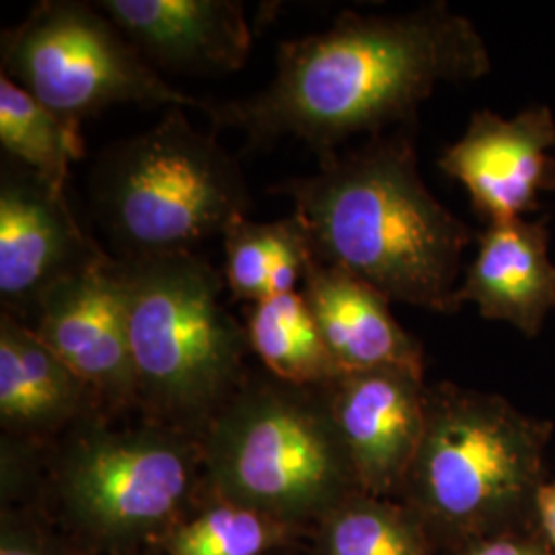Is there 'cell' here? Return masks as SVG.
<instances>
[{
    "instance_id": "cell-1",
    "label": "cell",
    "mask_w": 555,
    "mask_h": 555,
    "mask_svg": "<svg viewBox=\"0 0 555 555\" xmlns=\"http://www.w3.org/2000/svg\"><path fill=\"white\" fill-rule=\"evenodd\" d=\"M490 70L474 21L444 2L397 15L344 11L325 31L282 41L266 89L212 101L206 116L217 132H243L249 149L295 139L323 159L354 137L414 128L420 105L440 85Z\"/></svg>"
},
{
    "instance_id": "cell-2",
    "label": "cell",
    "mask_w": 555,
    "mask_h": 555,
    "mask_svg": "<svg viewBox=\"0 0 555 555\" xmlns=\"http://www.w3.org/2000/svg\"><path fill=\"white\" fill-rule=\"evenodd\" d=\"M293 199L311 256L389 300L455 313L463 254L476 233L435 198L417 169L414 128L319 159L274 185Z\"/></svg>"
},
{
    "instance_id": "cell-3",
    "label": "cell",
    "mask_w": 555,
    "mask_h": 555,
    "mask_svg": "<svg viewBox=\"0 0 555 555\" xmlns=\"http://www.w3.org/2000/svg\"><path fill=\"white\" fill-rule=\"evenodd\" d=\"M137 373V401L176 428L206 433L243 385L245 323L222 305L224 276L194 251L112 258Z\"/></svg>"
},
{
    "instance_id": "cell-4",
    "label": "cell",
    "mask_w": 555,
    "mask_h": 555,
    "mask_svg": "<svg viewBox=\"0 0 555 555\" xmlns=\"http://www.w3.org/2000/svg\"><path fill=\"white\" fill-rule=\"evenodd\" d=\"M89 196L118 258L194 251L251 210L238 160L215 128L192 126L183 107L165 109L153 128L103 149Z\"/></svg>"
},
{
    "instance_id": "cell-5",
    "label": "cell",
    "mask_w": 555,
    "mask_h": 555,
    "mask_svg": "<svg viewBox=\"0 0 555 555\" xmlns=\"http://www.w3.org/2000/svg\"><path fill=\"white\" fill-rule=\"evenodd\" d=\"M202 453L222 496L270 518L313 513L357 479L325 389L272 375L243 380Z\"/></svg>"
},
{
    "instance_id": "cell-6",
    "label": "cell",
    "mask_w": 555,
    "mask_h": 555,
    "mask_svg": "<svg viewBox=\"0 0 555 555\" xmlns=\"http://www.w3.org/2000/svg\"><path fill=\"white\" fill-rule=\"evenodd\" d=\"M2 77L13 80L79 128L116 105L142 109L194 107L202 101L173 89L93 2L43 0L0 38Z\"/></svg>"
},
{
    "instance_id": "cell-7",
    "label": "cell",
    "mask_w": 555,
    "mask_h": 555,
    "mask_svg": "<svg viewBox=\"0 0 555 555\" xmlns=\"http://www.w3.org/2000/svg\"><path fill=\"white\" fill-rule=\"evenodd\" d=\"M545 428L492 396L426 391V424L412 463L422 498L453 522H476L535 481Z\"/></svg>"
},
{
    "instance_id": "cell-8",
    "label": "cell",
    "mask_w": 555,
    "mask_h": 555,
    "mask_svg": "<svg viewBox=\"0 0 555 555\" xmlns=\"http://www.w3.org/2000/svg\"><path fill=\"white\" fill-rule=\"evenodd\" d=\"M196 449L173 430H79L60 456V486L75 513L103 533L160 522L188 494Z\"/></svg>"
},
{
    "instance_id": "cell-9",
    "label": "cell",
    "mask_w": 555,
    "mask_h": 555,
    "mask_svg": "<svg viewBox=\"0 0 555 555\" xmlns=\"http://www.w3.org/2000/svg\"><path fill=\"white\" fill-rule=\"evenodd\" d=\"M109 256L80 229L64 192L4 157L0 167V300L29 323L40 298L62 280Z\"/></svg>"
},
{
    "instance_id": "cell-10",
    "label": "cell",
    "mask_w": 555,
    "mask_h": 555,
    "mask_svg": "<svg viewBox=\"0 0 555 555\" xmlns=\"http://www.w3.org/2000/svg\"><path fill=\"white\" fill-rule=\"evenodd\" d=\"M555 116L533 105L513 118L476 112L438 167L459 181L488 227L527 219L555 192Z\"/></svg>"
},
{
    "instance_id": "cell-11",
    "label": "cell",
    "mask_w": 555,
    "mask_h": 555,
    "mask_svg": "<svg viewBox=\"0 0 555 555\" xmlns=\"http://www.w3.org/2000/svg\"><path fill=\"white\" fill-rule=\"evenodd\" d=\"M109 261L52 286L27 325L93 396L126 405L137 399V373Z\"/></svg>"
},
{
    "instance_id": "cell-12",
    "label": "cell",
    "mask_w": 555,
    "mask_h": 555,
    "mask_svg": "<svg viewBox=\"0 0 555 555\" xmlns=\"http://www.w3.org/2000/svg\"><path fill=\"white\" fill-rule=\"evenodd\" d=\"M323 389L358 481L387 490L408 476L426 424L422 377L377 369L341 373Z\"/></svg>"
},
{
    "instance_id": "cell-13",
    "label": "cell",
    "mask_w": 555,
    "mask_h": 555,
    "mask_svg": "<svg viewBox=\"0 0 555 555\" xmlns=\"http://www.w3.org/2000/svg\"><path fill=\"white\" fill-rule=\"evenodd\" d=\"M155 70L227 75L245 66L254 34L235 0L95 2Z\"/></svg>"
},
{
    "instance_id": "cell-14",
    "label": "cell",
    "mask_w": 555,
    "mask_h": 555,
    "mask_svg": "<svg viewBox=\"0 0 555 555\" xmlns=\"http://www.w3.org/2000/svg\"><path fill=\"white\" fill-rule=\"evenodd\" d=\"M456 311L474 305L479 315L539 336L555 309V261L547 220L520 219L486 227L477 254L459 284Z\"/></svg>"
},
{
    "instance_id": "cell-15",
    "label": "cell",
    "mask_w": 555,
    "mask_h": 555,
    "mask_svg": "<svg viewBox=\"0 0 555 555\" xmlns=\"http://www.w3.org/2000/svg\"><path fill=\"white\" fill-rule=\"evenodd\" d=\"M339 373L397 369L422 377L424 354L391 313V300L348 272L305 259L302 291Z\"/></svg>"
},
{
    "instance_id": "cell-16",
    "label": "cell",
    "mask_w": 555,
    "mask_h": 555,
    "mask_svg": "<svg viewBox=\"0 0 555 555\" xmlns=\"http://www.w3.org/2000/svg\"><path fill=\"white\" fill-rule=\"evenodd\" d=\"M89 387L21 319L0 315V417L15 430H50L79 416Z\"/></svg>"
},
{
    "instance_id": "cell-17",
    "label": "cell",
    "mask_w": 555,
    "mask_h": 555,
    "mask_svg": "<svg viewBox=\"0 0 555 555\" xmlns=\"http://www.w3.org/2000/svg\"><path fill=\"white\" fill-rule=\"evenodd\" d=\"M249 350L268 373L297 387H325L339 377L318 321L300 293H286L251 302L245 309Z\"/></svg>"
},
{
    "instance_id": "cell-18",
    "label": "cell",
    "mask_w": 555,
    "mask_h": 555,
    "mask_svg": "<svg viewBox=\"0 0 555 555\" xmlns=\"http://www.w3.org/2000/svg\"><path fill=\"white\" fill-rule=\"evenodd\" d=\"M224 284L235 300L259 302L263 298L295 293L305 272L309 245L297 219L276 222H235L224 235Z\"/></svg>"
},
{
    "instance_id": "cell-19",
    "label": "cell",
    "mask_w": 555,
    "mask_h": 555,
    "mask_svg": "<svg viewBox=\"0 0 555 555\" xmlns=\"http://www.w3.org/2000/svg\"><path fill=\"white\" fill-rule=\"evenodd\" d=\"M0 144L4 157L36 171L60 192H64L70 163L85 155L79 128L62 121L7 77H0Z\"/></svg>"
},
{
    "instance_id": "cell-20",
    "label": "cell",
    "mask_w": 555,
    "mask_h": 555,
    "mask_svg": "<svg viewBox=\"0 0 555 555\" xmlns=\"http://www.w3.org/2000/svg\"><path fill=\"white\" fill-rule=\"evenodd\" d=\"M272 520L243 506L215 508L179 529L171 555H259L276 541Z\"/></svg>"
},
{
    "instance_id": "cell-21",
    "label": "cell",
    "mask_w": 555,
    "mask_h": 555,
    "mask_svg": "<svg viewBox=\"0 0 555 555\" xmlns=\"http://www.w3.org/2000/svg\"><path fill=\"white\" fill-rule=\"evenodd\" d=\"M330 555H424L414 533L378 508H350L330 527Z\"/></svg>"
},
{
    "instance_id": "cell-22",
    "label": "cell",
    "mask_w": 555,
    "mask_h": 555,
    "mask_svg": "<svg viewBox=\"0 0 555 555\" xmlns=\"http://www.w3.org/2000/svg\"><path fill=\"white\" fill-rule=\"evenodd\" d=\"M0 555H48L38 537L25 533L23 529L4 527L0 539Z\"/></svg>"
},
{
    "instance_id": "cell-23",
    "label": "cell",
    "mask_w": 555,
    "mask_h": 555,
    "mask_svg": "<svg viewBox=\"0 0 555 555\" xmlns=\"http://www.w3.org/2000/svg\"><path fill=\"white\" fill-rule=\"evenodd\" d=\"M537 504H539L543 527H545L547 535L552 537V541L555 543V483L543 486L537 492Z\"/></svg>"
},
{
    "instance_id": "cell-24",
    "label": "cell",
    "mask_w": 555,
    "mask_h": 555,
    "mask_svg": "<svg viewBox=\"0 0 555 555\" xmlns=\"http://www.w3.org/2000/svg\"><path fill=\"white\" fill-rule=\"evenodd\" d=\"M469 555H541L525 547V545H518L513 541H492V543H483L479 545L477 550H474Z\"/></svg>"
}]
</instances>
